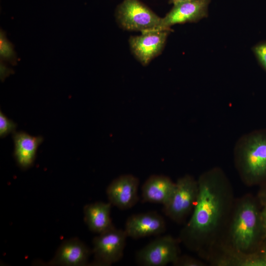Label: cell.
Here are the masks:
<instances>
[{
  "label": "cell",
  "instance_id": "cell-1",
  "mask_svg": "<svg viewBox=\"0 0 266 266\" xmlns=\"http://www.w3.org/2000/svg\"><path fill=\"white\" fill-rule=\"evenodd\" d=\"M197 180L195 205L178 239L187 249L208 258L222 238L235 201L232 185L220 167L206 170Z\"/></svg>",
  "mask_w": 266,
  "mask_h": 266
},
{
  "label": "cell",
  "instance_id": "cell-2",
  "mask_svg": "<svg viewBox=\"0 0 266 266\" xmlns=\"http://www.w3.org/2000/svg\"><path fill=\"white\" fill-rule=\"evenodd\" d=\"M258 200L245 195L234 202L222 238L216 248L240 254L254 251L266 239Z\"/></svg>",
  "mask_w": 266,
  "mask_h": 266
},
{
  "label": "cell",
  "instance_id": "cell-3",
  "mask_svg": "<svg viewBox=\"0 0 266 266\" xmlns=\"http://www.w3.org/2000/svg\"><path fill=\"white\" fill-rule=\"evenodd\" d=\"M233 159L240 178L245 185L266 183V130L241 135L235 144Z\"/></svg>",
  "mask_w": 266,
  "mask_h": 266
},
{
  "label": "cell",
  "instance_id": "cell-4",
  "mask_svg": "<svg viewBox=\"0 0 266 266\" xmlns=\"http://www.w3.org/2000/svg\"><path fill=\"white\" fill-rule=\"evenodd\" d=\"M198 192V180L189 174L179 177L170 198L163 205L164 214L176 223H183L192 212Z\"/></svg>",
  "mask_w": 266,
  "mask_h": 266
},
{
  "label": "cell",
  "instance_id": "cell-5",
  "mask_svg": "<svg viewBox=\"0 0 266 266\" xmlns=\"http://www.w3.org/2000/svg\"><path fill=\"white\" fill-rule=\"evenodd\" d=\"M115 16L119 25L126 30H160L162 18L139 0H123L117 6Z\"/></svg>",
  "mask_w": 266,
  "mask_h": 266
},
{
  "label": "cell",
  "instance_id": "cell-6",
  "mask_svg": "<svg viewBox=\"0 0 266 266\" xmlns=\"http://www.w3.org/2000/svg\"><path fill=\"white\" fill-rule=\"evenodd\" d=\"M127 235L124 230L115 227L99 234L93 241V265L110 266L123 256Z\"/></svg>",
  "mask_w": 266,
  "mask_h": 266
},
{
  "label": "cell",
  "instance_id": "cell-7",
  "mask_svg": "<svg viewBox=\"0 0 266 266\" xmlns=\"http://www.w3.org/2000/svg\"><path fill=\"white\" fill-rule=\"evenodd\" d=\"M180 241L170 235L159 237L138 251L137 264L143 266H165L172 263L180 255Z\"/></svg>",
  "mask_w": 266,
  "mask_h": 266
},
{
  "label": "cell",
  "instance_id": "cell-8",
  "mask_svg": "<svg viewBox=\"0 0 266 266\" xmlns=\"http://www.w3.org/2000/svg\"><path fill=\"white\" fill-rule=\"evenodd\" d=\"M211 0H190L173 5L170 10L162 18L160 30L171 31L176 24L197 22L208 17Z\"/></svg>",
  "mask_w": 266,
  "mask_h": 266
},
{
  "label": "cell",
  "instance_id": "cell-9",
  "mask_svg": "<svg viewBox=\"0 0 266 266\" xmlns=\"http://www.w3.org/2000/svg\"><path fill=\"white\" fill-rule=\"evenodd\" d=\"M169 30H153L141 33L129 39L132 53L143 66H147L163 50Z\"/></svg>",
  "mask_w": 266,
  "mask_h": 266
},
{
  "label": "cell",
  "instance_id": "cell-10",
  "mask_svg": "<svg viewBox=\"0 0 266 266\" xmlns=\"http://www.w3.org/2000/svg\"><path fill=\"white\" fill-rule=\"evenodd\" d=\"M139 180L130 174H123L114 179L106 189L109 202L121 210L133 207L139 200Z\"/></svg>",
  "mask_w": 266,
  "mask_h": 266
},
{
  "label": "cell",
  "instance_id": "cell-11",
  "mask_svg": "<svg viewBox=\"0 0 266 266\" xmlns=\"http://www.w3.org/2000/svg\"><path fill=\"white\" fill-rule=\"evenodd\" d=\"M166 230L164 218L155 211L131 215L126 220L124 229L127 236L133 239L159 235Z\"/></svg>",
  "mask_w": 266,
  "mask_h": 266
},
{
  "label": "cell",
  "instance_id": "cell-12",
  "mask_svg": "<svg viewBox=\"0 0 266 266\" xmlns=\"http://www.w3.org/2000/svg\"><path fill=\"white\" fill-rule=\"evenodd\" d=\"M91 253V250L83 242L77 238H72L62 242L48 264L51 266H86L88 264Z\"/></svg>",
  "mask_w": 266,
  "mask_h": 266
},
{
  "label": "cell",
  "instance_id": "cell-13",
  "mask_svg": "<svg viewBox=\"0 0 266 266\" xmlns=\"http://www.w3.org/2000/svg\"><path fill=\"white\" fill-rule=\"evenodd\" d=\"M14 145L13 155L22 169L31 167L34 162L38 146L43 140L41 136H32L23 132H15L12 135Z\"/></svg>",
  "mask_w": 266,
  "mask_h": 266
},
{
  "label": "cell",
  "instance_id": "cell-14",
  "mask_svg": "<svg viewBox=\"0 0 266 266\" xmlns=\"http://www.w3.org/2000/svg\"><path fill=\"white\" fill-rule=\"evenodd\" d=\"M175 187V182L169 177L164 175H152L142 186V201L164 205L170 198Z\"/></svg>",
  "mask_w": 266,
  "mask_h": 266
},
{
  "label": "cell",
  "instance_id": "cell-15",
  "mask_svg": "<svg viewBox=\"0 0 266 266\" xmlns=\"http://www.w3.org/2000/svg\"><path fill=\"white\" fill-rule=\"evenodd\" d=\"M211 260V264L219 266H266L265 241L253 252L240 254L220 251Z\"/></svg>",
  "mask_w": 266,
  "mask_h": 266
},
{
  "label": "cell",
  "instance_id": "cell-16",
  "mask_svg": "<svg viewBox=\"0 0 266 266\" xmlns=\"http://www.w3.org/2000/svg\"><path fill=\"white\" fill-rule=\"evenodd\" d=\"M112 205L109 202L97 201L84 206V221L91 231L100 234L114 227L110 217Z\"/></svg>",
  "mask_w": 266,
  "mask_h": 266
},
{
  "label": "cell",
  "instance_id": "cell-17",
  "mask_svg": "<svg viewBox=\"0 0 266 266\" xmlns=\"http://www.w3.org/2000/svg\"><path fill=\"white\" fill-rule=\"evenodd\" d=\"M0 59L12 66L17 64L18 58L14 45L7 38L6 32L0 30Z\"/></svg>",
  "mask_w": 266,
  "mask_h": 266
},
{
  "label": "cell",
  "instance_id": "cell-18",
  "mask_svg": "<svg viewBox=\"0 0 266 266\" xmlns=\"http://www.w3.org/2000/svg\"><path fill=\"white\" fill-rule=\"evenodd\" d=\"M16 124L0 111V136L3 138L16 132Z\"/></svg>",
  "mask_w": 266,
  "mask_h": 266
},
{
  "label": "cell",
  "instance_id": "cell-19",
  "mask_svg": "<svg viewBox=\"0 0 266 266\" xmlns=\"http://www.w3.org/2000/svg\"><path fill=\"white\" fill-rule=\"evenodd\" d=\"M252 50L260 66L266 72V40L258 42Z\"/></svg>",
  "mask_w": 266,
  "mask_h": 266
},
{
  "label": "cell",
  "instance_id": "cell-20",
  "mask_svg": "<svg viewBox=\"0 0 266 266\" xmlns=\"http://www.w3.org/2000/svg\"><path fill=\"white\" fill-rule=\"evenodd\" d=\"M174 266H205L203 262L191 256L180 255L172 263Z\"/></svg>",
  "mask_w": 266,
  "mask_h": 266
},
{
  "label": "cell",
  "instance_id": "cell-21",
  "mask_svg": "<svg viewBox=\"0 0 266 266\" xmlns=\"http://www.w3.org/2000/svg\"><path fill=\"white\" fill-rule=\"evenodd\" d=\"M0 80L3 81L5 78L14 73V70L9 67L7 64L2 61H0Z\"/></svg>",
  "mask_w": 266,
  "mask_h": 266
},
{
  "label": "cell",
  "instance_id": "cell-22",
  "mask_svg": "<svg viewBox=\"0 0 266 266\" xmlns=\"http://www.w3.org/2000/svg\"><path fill=\"white\" fill-rule=\"evenodd\" d=\"M258 200L262 207L266 209V185L259 192Z\"/></svg>",
  "mask_w": 266,
  "mask_h": 266
},
{
  "label": "cell",
  "instance_id": "cell-23",
  "mask_svg": "<svg viewBox=\"0 0 266 266\" xmlns=\"http://www.w3.org/2000/svg\"><path fill=\"white\" fill-rule=\"evenodd\" d=\"M262 217L264 227L266 232V209L264 207L262 208Z\"/></svg>",
  "mask_w": 266,
  "mask_h": 266
},
{
  "label": "cell",
  "instance_id": "cell-24",
  "mask_svg": "<svg viewBox=\"0 0 266 266\" xmlns=\"http://www.w3.org/2000/svg\"><path fill=\"white\" fill-rule=\"evenodd\" d=\"M190 0H168V3L171 4H175L181 2L187 1Z\"/></svg>",
  "mask_w": 266,
  "mask_h": 266
}]
</instances>
